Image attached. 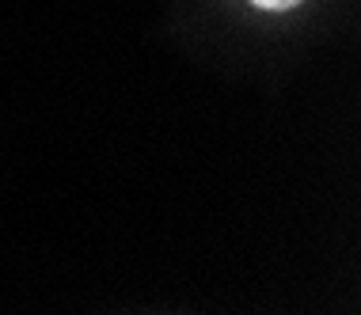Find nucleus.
<instances>
[{
	"instance_id": "nucleus-1",
	"label": "nucleus",
	"mask_w": 361,
	"mask_h": 315,
	"mask_svg": "<svg viewBox=\"0 0 361 315\" xmlns=\"http://www.w3.org/2000/svg\"><path fill=\"white\" fill-rule=\"evenodd\" d=\"M255 8H262V12H286V8L300 4V0H251Z\"/></svg>"
}]
</instances>
